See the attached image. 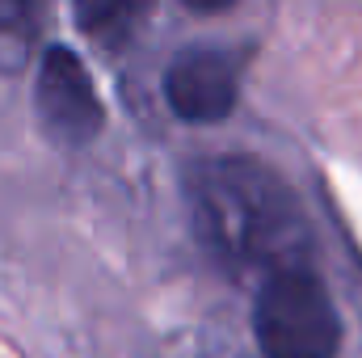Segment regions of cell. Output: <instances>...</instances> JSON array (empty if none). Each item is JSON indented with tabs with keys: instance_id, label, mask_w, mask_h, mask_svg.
Here are the masks:
<instances>
[{
	"instance_id": "6da1fadb",
	"label": "cell",
	"mask_w": 362,
	"mask_h": 358,
	"mask_svg": "<svg viewBox=\"0 0 362 358\" xmlns=\"http://www.w3.org/2000/svg\"><path fill=\"white\" fill-rule=\"evenodd\" d=\"M189 215L206 253L228 270H308V224L266 165L215 156L189 169Z\"/></svg>"
},
{
	"instance_id": "7a4b0ae2",
	"label": "cell",
	"mask_w": 362,
	"mask_h": 358,
	"mask_svg": "<svg viewBox=\"0 0 362 358\" xmlns=\"http://www.w3.org/2000/svg\"><path fill=\"white\" fill-rule=\"evenodd\" d=\"M253 333L266 358H337L341 321L312 270H278L262 282Z\"/></svg>"
},
{
	"instance_id": "3957f363",
	"label": "cell",
	"mask_w": 362,
	"mask_h": 358,
	"mask_svg": "<svg viewBox=\"0 0 362 358\" xmlns=\"http://www.w3.org/2000/svg\"><path fill=\"white\" fill-rule=\"evenodd\" d=\"M34 101H38V118H42L47 135L68 148L89 144L101 131V101L93 89V76L81 64V55H72L68 47H51L42 55Z\"/></svg>"
},
{
	"instance_id": "277c9868",
	"label": "cell",
	"mask_w": 362,
	"mask_h": 358,
	"mask_svg": "<svg viewBox=\"0 0 362 358\" xmlns=\"http://www.w3.org/2000/svg\"><path fill=\"white\" fill-rule=\"evenodd\" d=\"M165 97L185 122H219L240 97V55L223 47L181 51L165 72Z\"/></svg>"
},
{
	"instance_id": "5b68a950",
	"label": "cell",
	"mask_w": 362,
	"mask_h": 358,
	"mask_svg": "<svg viewBox=\"0 0 362 358\" xmlns=\"http://www.w3.org/2000/svg\"><path fill=\"white\" fill-rule=\"evenodd\" d=\"M72 4H76V17L89 38L118 47L139 30V21L152 13L156 0H72Z\"/></svg>"
},
{
	"instance_id": "8992f818",
	"label": "cell",
	"mask_w": 362,
	"mask_h": 358,
	"mask_svg": "<svg viewBox=\"0 0 362 358\" xmlns=\"http://www.w3.org/2000/svg\"><path fill=\"white\" fill-rule=\"evenodd\" d=\"M42 17H47V0H0V68L4 72H17L30 59Z\"/></svg>"
},
{
	"instance_id": "52a82bcc",
	"label": "cell",
	"mask_w": 362,
	"mask_h": 358,
	"mask_svg": "<svg viewBox=\"0 0 362 358\" xmlns=\"http://www.w3.org/2000/svg\"><path fill=\"white\" fill-rule=\"evenodd\" d=\"M181 4H189L194 13H223V8H232L236 0H181Z\"/></svg>"
}]
</instances>
